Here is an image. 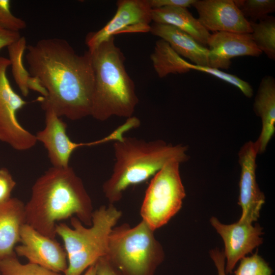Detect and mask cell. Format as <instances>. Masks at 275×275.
I'll list each match as a JSON object with an SVG mask.
<instances>
[{
	"mask_svg": "<svg viewBox=\"0 0 275 275\" xmlns=\"http://www.w3.org/2000/svg\"><path fill=\"white\" fill-rule=\"evenodd\" d=\"M26 50L28 71L47 93L39 99L42 109L72 121L90 116L94 82L90 52L78 54L67 41L57 38L39 40Z\"/></svg>",
	"mask_w": 275,
	"mask_h": 275,
	"instance_id": "obj_1",
	"label": "cell"
},
{
	"mask_svg": "<svg viewBox=\"0 0 275 275\" xmlns=\"http://www.w3.org/2000/svg\"><path fill=\"white\" fill-rule=\"evenodd\" d=\"M92 200L73 169L51 167L32 188L24 205L25 223L42 234L55 238L57 222L75 215L85 226L92 224Z\"/></svg>",
	"mask_w": 275,
	"mask_h": 275,
	"instance_id": "obj_2",
	"label": "cell"
},
{
	"mask_svg": "<svg viewBox=\"0 0 275 275\" xmlns=\"http://www.w3.org/2000/svg\"><path fill=\"white\" fill-rule=\"evenodd\" d=\"M113 147L112 172L102 185L105 197L113 204L121 200L128 187L153 176L171 160L183 163L189 158L187 146L174 145L161 140L146 141L123 136L114 141Z\"/></svg>",
	"mask_w": 275,
	"mask_h": 275,
	"instance_id": "obj_3",
	"label": "cell"
},
{
	"mask_svg": "<svg viewBox=\"0 0 275 275\" xmlns=\"http://www.w3.org/2000/svg\"><path fill=\"white\" fill-rule=\"evenodd\" d=\"M89 51L94 74L90 116L100 121L112 116L132 117L139 99L125 69V58L114 37Z\"/></svg>",
	"mask_w": 275,
	"mask_h": 275,
	"instance_id": "obj_4",
	"label": "cell"
},
{
	"mask_svg": "<svg viewBox=\"0 0 275 275\" xmlns=\"http://www.w3.org/2000/svg\"><path fill=\"white\" fill-rule=\"evenodd\" d=\"M122 215L121 210L109 203L93 211L89 227L75 216L70 218L71 227L65 223L57 224L56 232L64 242L67 257L64 275H81L106 256L109 235Z\"/></svg>",
	"mask_w": 275,
	"mask_h": 275,
	"instance_id": "obj_5",
	"label": "cell"
},
{
	"mask_svg": "<svg viewBox=\"0 0 275 275\" xmlns=\"http://www.w3.org/2000/svg\"><path fill=\"white\" fill-rule=\"evenodd\" d=\"M105 258L122 275H154L164 253L154 230L143 220L134 227H115Z\"/></svg>",
	"mask_w": 275,
	"mask_h": 275,
	"instance_id": "obj_6",
	"label": "cell"
},
{
	"mask_svg": "<svg viewBox=\"0 0 275 275\" xmlns=\"http://www.w3.org/2000/svg\"><path fill=\"white\" fill-rule=\"evenodd\" d=\"M181 162L173 159L153 178L146 191L140 213L153 230L166 225L181 209L185 191L180 174Z\"/></svg>",
	"mask_w": 275,
	"mask_h": 275,
	"instance_id": "obj_7",
	"label": "cell"
},
{
	"mask_svg": "<svg viewBox=\"0 0 275 275\" xmlns=\"http://www.w3.org/2000/svg\"><path fill=\"white\" fill-rule=\"evenodd\" d=\"M8 58L0 57V141L17 151L34 147L37 140L19 123L17 112L27 102L13 89L7 76Z\"/></svg>",
	"mask_w": 275,
	"mask_h": 275,
	"instance_id": "obj_8",
	"label": "cell"
},
{
	"mask_svg": "<svg viewBox=\"0 0 275 275\" xmlns=\"http://www.w3.org/2000/svg\"><path fill=\"white\" fill-rule=\"evenodd\" d=\"M117 7L114 16L102 28L87 34L85 44L89 50L117 34L150 32L152 9L149 0H120Z\"/></svg>",
	"mask_w": 275,
	"mask_h": 275,
	"instance_id": "obj_9",
	"label": "cell"
},
{
	"mask_svg": "<svg viewBox=\"0 0 275 275\" xmlns=\"http://www.w3.org/2000/svg\"><path fill=\"white\" fill-rule=\"evenodd\" d=\"M21 244L14 252L24 257L29 262L61 273L67 266V257L64 249L55 238L47 237L25 223L20 230Z\"/></svg>",
	"mask_w": 275,
	"mask_h": 275,
	"instance_id": "obj_10",
	"label": "cell"
},
{
	"mask_svg": "<svg viewBox=\"0 0 275 275\" xmlns=\"http://www.w3.org/2000/svg\"><path fill=\"white\" fill-rule=\"evenodd\" d=\"M257 154L254 142L251 141L245 143L238 154L240 167L238 204L242 209L239 221L251 224L258 219L265 202L256 180Z\"/></svg>",
	"mask_w": 275,
	"mask_h": 275,
	"instance_id": "obj_11",
	"label": "cell"
},
{
	"mask_svg": "<svg viewBox=\"0 0 275 275\" xmlns=\"http://www.w3.org/2000/svg\"><path fill=\"white\" fill-rule=\"evenodd\" d=\"M210 223L223 239L225 245V272L231 274L237 262L263 242V228L259 225L238 221L226 225L215 217Z\"/></svg>",
	"mask_w": 275,
	"mask_h": 275,
	"instance_id": "obj_12",
	"label": "cell"
},
{
	"mask_svg": "<svg viewBox=\"0 0 275 275\" xmlns=\"http://www.w3.org/2000/svg\"><path fill=\"white\" fill-rule=\"evenodd\" d=\"M191 6L198 12V20L209 32L252 33L249 20L234 0H195Z\"/></svg>",
	"mask_w": 275,
	"mask_h": 275,
	"instance_id": "obj_13",
	"label": "cell"
},
{
	"mask_svg": "<svg viewBox=\"0 0 275 275\" xmlns=\"http://www.w3.org/2000/svg\"><path fill=\"white\" fill-rule=\"evenodd\" d=\"M45 125L36 135L37 142L42 143L46 148L48 157L53 167L67 168L72 153L77 148L103 144L101 139L89 143H75L66 133V124L54 111L47 109Z\"/></svg>",
	"mask_w": 275,
	"mask_h": 275,
	"instance_id": "obj_14",
	"label": "cell"
},
{
	"mask_svg": "<svg viewBox=\"0 0 275 275\" xmlns=\"http://www.w3.org/2000/svg\"><path fill=\"white\" fill-rule=\"evenodd\" d=\"M207 46L209 66L217 69L229 68L234 57H259L262 53L249 33L214 32L210 34Z\"/></svg>",
	"mask_w": 275,
	"mask_h": 275,
	"instance_id": "obj_15",
	"label": "cell"
},
{
	"mask_svg": "<svg viewBox=\"0 0 275 275\" xmlns=\"http://www.w3.org/2000/svg\"><path fill=\"white\" fill-rule=\"evenodd\" d=\"M253 109L262 122L260 135L254 144L258 154H262L275 132V80L272 76H266L261 80Z\"/></svg>",
	"mask_w": 275,
	"mask_h": 275,
	"instance_id": "obj_16",
	"label": "cell"
},
{
	"mask_svg": "<svg viewBox=\"0 0 275 275\" xmlns=\"http://www.w3.org/2000/svg\"><path fill=\"white\" fill-rule=\"evenodd\" d=\"M150 32L167 41L177 54L194 64L209 67L208 48L186 33L171 25L155 22L151 24Z\"/></svg>",
	"mask_w": 275,
	"mask_h": 275,
	"instance_id": "obj_17",
	"label": "cell"
},
{
	"mask_svg": "<svg viewBox=\"0 0 275 275\" xmlns=\"http://www.w3.org/2000/svg\"><path fill=\"white\" fill-rule=\"evenodd\" d=\"M24 205L16 198L0 204V260L15 254L21 228L25 223Z\"/></svg>",
	"mask_w": 275,
	"mask_h": 275,
	"instance_id": "obj_18",
	"label": "cell"
},
{
	"mask_svg": "<svg viewBox=\"0 0 275 275\" xmlns=\"http://www.w3.org/2000/svg\"><path fill=\"white\" fill-rule=\"evenodd\" d=\"M151 15L153 22L173 25L189 34L199 43L206 47L211 34L186 8L164 7L152 9Z\"/></svg>",
	"mask_w": 275,
	"mask_h": 275,
	"instance_id": "obj_19",
	"label": "cell"
},
{
	"mask_svg": "<svg viewBox=\"0 0 275 275\" xmlns=\"http://www.w3.org/2000/svg\"><path fill=\"white\" fill-rule=\"evenodd\" d=\"M150 59L160 78H163L170 73H184L190 70L187 66V62L183 59L167 41L162 39L156 42Z\"/></svg>",
	"mask_w": 275,
	"mask_h": 275,
	"instance_id": "obj_20",
	"label": "cell"
},
{
	"mask_svg": "<svg viewBox=\"0 0 275 275\" xmlns=\"http://www.w3.org/2000/svg\"><path fill=\"white\" fill-rule=\"evenodd\" d=\"M26 47V39L23 36L7 47L13 77L24 97L28 96L29 93L28 82L31 76L23 63V57Z\"/></svg>",
	"mask_w": 275,
	"mask_h": 275,
	"instance_id": "obj_21",
	"label": "cell"
},
{
	"mask_svg": "<svg viewBox=\"0 0 275 275\" xmlns=\"http://www.w3.org/2000/svg\"><path fill=\"white\" fill-rule=\"evenodd\" d=\"M251 36L257 47L271 60L275 59V18L268 15L256 22H250Z\"/></svg>",
	"mask_w": 275,
	"mask_h": 275,
	"instance_id": "obj_22",
	"label": "cell"
},
{
	"mask_svg": "<svg viewBox=\"0 0 275 275\" xmlns=\"http://www.w3.org/2000/svg\"><path fill=\"white\" fill-rule=\"evenodd\" d=\"M0 272L1 275H61L35 264L21 263L16 254L0 260Z\"/></svg>",
	"mask_w": 275,
	"mask_h": 275,
	"instance_id": "obj_23",
	"label": "cell"
},
{
	"mask_svg": "<svg viewBox=\"0 0 275 275\" xmlns=\"http://www.w3.org/2000/svg\"><path fill=\"white\" fill-rule=\"evenodd\" d=\"M242 15L250 22H258L275 10L274 0H234Z\"/></svg>",
	"mask_w": 275,
	"mask_h": 275,
	"instance_id": "obj_24",
	"label": "cell"
},
{
	"mask_svg": "<svg viewBox=\"0 0 275 275\" xmlns=\"http://www.w3.org/2000/svg\"><path fill=\"white\" fill-rule=\"evenodd\" d=\"M272 272L268 264L257 252L242 258L234 275H272Z\"/></svg>",
	"mask_w": 275,
	"mask_h": 275,
	"instance_id": "obj_25",
	"label": "cell"
},
{
	"mask_svg": "<svg viewBox=\"0 0 275 275\" xmlns=\"http://www.w3.org/2000/svg\"><path fill=\"white\" fill-rule=\"evenodd\" d=\"M0 28L16 32L26 28V22L12 13L10 1L0 0Z\"/></svg>",
	"mask_w": 275,
	"mask_h": 275,
	"instance_id": "obj_26",
	"label": "cell"
},
{
	"mask_svg": "<svg viewBox=\"0 0 275 275\" xmlns=\"http://www.w3.org/2000/svg\"><path fill=\"white\" fill-rule=\"evenodd\" d=\"M16 184L7 169L3 168L0 169V204L10 199L11 193Z\"/></svg>",
	"mask_w": 275,
	"mask_h": 275,
	"instance_id": "obj_27",
	"label": "cell"
},
{
	"mask_svg": "<svg viewBox=\"0 0 275 275\" xmlns=\"http://www.w3.org/2000/svg\"><path fill=\"white\" fill-rule=\"evenodd\" d=\"M195 0H149L152 9L164 7L187 8L191 6Z\"/></svg>",
	"mask_w": 275,
	"mask_h": 275,
	"instance_id": "obj_28",
	"label": "cell"
},
{
	"mask_svg": "<svg viewBox=\"0 0 275 275\" xmlns=\"http://www.w3.org/2000/svg\"><path fill=\"white\" fill-rule=\"evenodd\" d=\"M96 265V275H122L105 257L100 258Z\"/></svg>",
	"mask_w": 275,
	"mask_h": 275,
	"instance_id": "obj_29",
	"label": "cell"
},
{
	"mask_svg": "<svg viewBox=\"0 0 275 275\" xmlns=\"http://www.w3.org/2000/svg\"><path fill=\"white\" fill-rule=\"evenodd\" d=\"M210 255L216 268L217 275H227L225 272V258L223 252L215 249L210 251Z\"/></svg>",
	"mask_w": 275,
	"mask_h": 275,
	"instance_id": "obj_30",
	"label": "cell"
},
{
	"mask_svg": "<svg viewBox=\"0 0 275 275\" xmlns=\"http://www.w3.org/2000/svg\"><path fill=\"white\" fill-rule=\"evenodd\" d=\"M20 37L19 32L9 31L0 28V50L7 47Z\"/></svg>",
	"mask_w": 275,
	"mask_h": 275,
	"instance_id": "obj_31",
	"label": "cell"
},
{
	"mask_svg": "<svg viewBox=\"0 0 275 275\" xmlns=\"http://www.w3.org/2000/svg\"><path fill=\"white\" fill-rule=\"evenodd\" d=\"M96 263L90 266L82 275H96Z\"/></svg>",
	"mask_w": 275,
	"mask_h": 275,
	"instance_id": "obj_32",
	"label": "cell"
},
{
	"mask_svg": "<svg viewBox=\"0 0 275 275\" xmlns=\"http://www.w3.org/2000/svg\"><path fill=\"white\" fill-rule=\"evenodd\" d=\"M0 275H1V272H0Z\"/></svg>",
	"mask_w": 275,
	"mask_h": 275,
	"instance_id": "obj_33",
	"label": "cell"
}]
</instances>
